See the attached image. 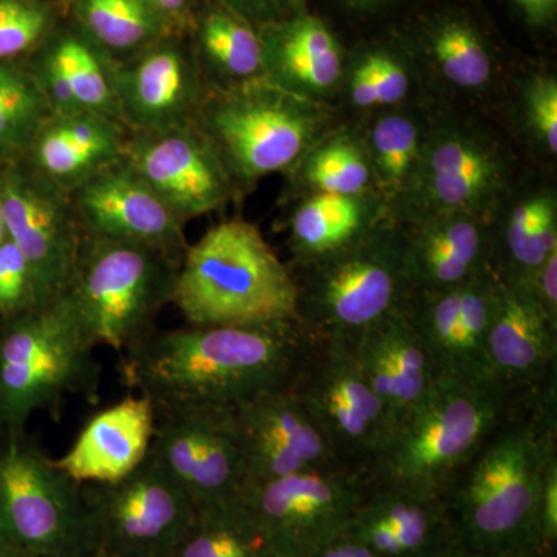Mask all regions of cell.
Wrapping results in <instances>:
<instances>
[{"mask_svg": "<svg viewBox=\"0 0 557 557\" xmlns=\"http://www.w3.org/2000/svg\"><path fill=\"white\" fill-rule=\"evenodd\" d=\"M314 339L299 321L157 330L121 355L120 375L157 413L236 409L292 386Z\"/></svg>", "mask_w": 557, "mask_h": 557, "instance_id": "cell-1", "label": "cell"}, {"mask_svg": "<svg viewBox=\"0 0 557 557\" xmlns=\"http://www.w3.org/2000/svg\"><path fill=\"white\" fill-rule=\"evenodd\" d=\"M556 384L530 392L446 491L465 547L544 557L539 505L557 461Z\"/></svg>", "mask_w": 557, "mask_h": 557, "instance_id": "cell-2", "label": "cell"}, {"mask_svg": "<svg viewBox=\"0 0 557 557\" xmlns=\"http://www.w3.org/2000/svg\"><path fill=\"white\" fill-rule=\"evenodd\" d=\"M528 394L491 379L438 376L388 431L369 467L372 485L446 496L458 472Z\"/></svg>", "mask_w": 557, "mask_h": 557, "instance_id": "cell-3", "label": "cell"}, {"mask_svg": "<svg viewBox=\"0 0 557 557\" xmlns=\"http://www.w3.org/2000/svg\"><path fill=\"white\" fill-rule=\"evenodd\" d=\"M295 274L258 226L231 219L188 245L172 306L188 325H259L298 321Z\"/></svg>", "mask_w": 557, "mask_h": 557, "instance_id": "cell-4", "label": "cell"}, {"mask_svg": "<svg viewBox=\"0 0 557 557\" xmlns=\"http://www.w3.org/2000/svg\"><path fill=\"white\" fill-rule=\"evenodd\" d=\"M69 296L11 319L0 338V426L24 434L38 410L69 395L97 401L101 366Z\"/></svg>", "mask_w": 557, "mask_h": 557, "instance_id": "cell-5", "label": "cell"}, {"mask_svg": "<svg viewBox=\"0 0 557 557\" xmlns=\"http://www.w3.org/2000/svg\"><path fill=\"white\" fill-rule=\"evenodd\" d=\"M298 321L311 335L351 343L405 309V234L391 220L348 247L296 265Z\"/></svg>", "mask_w": 557, "mask_h": 557, "instance_id": "cell-6", "label": "cell"}, {"mask_svg": "<svg viewBox=\"0 0 557 557\" xmlns=\"http://www.w3.org/2000/svg\"><path fill=\"white\" fill-rule=\"evenodd\" d=\"M321 102L307 100L267 79L209 90L197 124L218 149L242 189L293 171L327 131Z\"/></svg>", "mask_w": 557, "mask_h": 557, "instance_id": "cell-7", "label": "cell"}, {"mask_svg": "<svg viewBox=\"0 0 557 557\" xmlns=\"http://www.w3.org/2000/svg\"><path fill=\"white\" fill-rule=\"evenodd\" d=\"M180 260L157 249L84 234L67 296L87 339L123 355L157 332Z\"/></svg>", "mask_w": 557, "mask_h": 557, "instance_id": "cell-8", "label": "cell"}, {"mask_svg": "<svg viewBox=\"0 0 557 557\" xmlns=\"http://www.w3.org/2000/svg\"><path fill=\"white\" fill-rule=\"evenodd\" d=\"M0 541L36 557L97 549L83 487L24 434L0 450Z\"/></svg>", "mask_w": 557, "mask_h": 557, "instance_id": "cell-9", "label": "cell"}, {"mask_svg": "<svg viewBox=\"0 0 557 557\" xmlns=\"http://www.w3.org/2000/svg\"><path fill=\"white\" fill-rule=\"evenodd\" d=\"M293 391L341 463L369 471L394 421L350 343L317 336Z\"/></svg>", "mask_w": 557, "mask_h": 557, "instance_id": "cell-10", "label": "cell"}, {"mask_svg": "<svg viewBox=\"0 0 557 557\" xmlns=\"http://www.w3.org/2000/svg\"><path fill=\"white\" fill-rule=\"evenodd\" d=\"M511 166L496 139L467 123L438 124L424 137L420 161L399 223L443 212H467L493 220L507 194Z\"/></svg>", "mask_w": 557, "mask_h": 557, "instance_id": "cell-11", "label": "cell"}, {"mask_svg": "<svg viewBox=\"0 0 557 557\" xmlns=\"http://www.w3.org/2000/svg\"><path fill=\"white\" fill-rule=\"evenodd\" d=\"M81 487L97 548L115 557H172L196 518L193 498L150 454L126 478Z\"/></svg>", "mask_w": 557, "mask_h": 557, "instance_id": "cell-12", "label": "cell"}, {"mask_svg": "<svg viewBox=\"0 0 557 557\" xmlns=\"http://www.w3.org/2000/svg\"><path fill=\"white\" fill-rule=\"evenodd\" d=\"M370 487L368 471L336 465L248 485L245 497L278 557H306L346 533Z\"/></svg>", "mask_w": 557, "mask_h": 557, "instance_id": "cell-13", "label": "cell"}, {"mask_svg": "<svg viewBox=\"0 0 557 557\" xmlns=\"http://www.w3.org/2000/svg\"><path fill=\"white\" fill-rule=\"evenodd\" d=\"M123 160L185 225L225 207L242 193L197 121L129 132Z\"/></svg>", "mask_w": 557, "mask_h": 557, "instance_id": "cell-14", "label": "cell"}, {"mask_svg": "<svg viewBox=\"0 0 557 557\" xmlns=\"http://www.w3.org/2000/svg\"><path fill=\"white\" fill-rule=\"evenodd\" d=\"M150 456L189 494L196 508L239 497L248 485L233 409L157 413Z\"/></svg>", "mask_w": 557, "mask_h": 557, "instance_id": "cell-15", "label": "cell"}, {"mask_svg": "<svg viewBox=\"0 0 557 557\" xmlns=\"http://www.w3.org/2000/svg\"><path fill=\"white\" fill-rule=\"evenodd\" d=\"M7 237L30 263L42 306L67 295L75 277L84 233L64 190L35 172L2 174Z\"/></svg>", "mask_w": 557, "mask_h": 557, "instance_id": "cell-16", "label": "cell"}, {"mask_svg": "<svg viewBox=\"0 0 557 557\" xmlns=\"http://www.w3.org/2000/svg\"><path fill=\"white\" fill-rule=\"evenodd\" d=\"M70 200L87 236L143 245L182 262L189 245L185 223L126 161L87 180Z\"/></svg>", "mask_w": 557, "mask_h": 557, "instance_id": "cell-17", "label": "cell"}, {"mask_svg": "<svg viewBox=\"0 0 557 557\" xmlns=\"http://www.w3.org/2000/svg\"><path fill=\"white\" fill-rule=\"evenodd\" d=\"M233 417L248 485L343 465L300 405L293 384L245 403L233 409Z\"/></svg>", "mask_w": 557, "mask_h": 557, "instance_id": "cell-18", "label": "cell"}, {"mask_svg": "<svg viewBox=\"0 0 557 557\" xmlns=\"http://www.w3.org/2000/svg\"><path fill=\"white\" fill-rule=\"evenodd\" d=\"M485 355L490 379L512 391H536L556 379L557 325L530 281L497 277Z\"/></svg>", "mask_w": 557, "mask_h": 557, "instance_id": "cell-19", "label": "cell"}, {"mask_svg": "<svg viewBox=\"0 0 557 557\" xmlns=\"http://www.w3.org/2000/svg\"><path fill=\"white\" fill-rule=\"evenodd\" d=\"M112 75L121 121L129 132L196 123L209 91L199 69L171 44L150 46L126 64L112 62Z\"/></svg>", "mask_w": 557, "mask_h": 557, "instance_id": "cell-20", "label": "cell"}, {"mask_svg": "<svg viewBox=\"0 0 557 557\" xmlns=\"http://www.w3.org/2000/svg\"><path fill=\"white\" fill-rule=\"evenodd\" d=\"M403 234L410 295L460 287L491 269L493 220L443 212L409 223Z\"/></svg>", "mask_w": 557, "mask_h": 557, "instance_id": "cell-21", "label": "cell"}, {"mask_svg": "<svg viewBox=\"0 0 557 557\" xmlns=\"http://www.w3.org/2000/svg\"><path fill=\"white\" fill-rule=\"evenodd\" d=\"M156 428L153 403L131 395L95 413L54 465L78 485L116 482L149 456Z\"/></svg>", "mask_w": 557, "mask_h": 557, "instance_id": "cell-22", "label": "cell"}, {"mask_svg": "<svg viewBox=\"0 0 557 557\" xmlns=\"http://www.w3.org/2000/svg\"><path fill=\"white\" fill-rule=\"evenodd\" d=\"M129 131L94 112H53L28 143L32 171L64 193L120 163Z\"/></svg>", "mask_w": 557, "mask_h": 557, "instance_id": "cell-23", "label": "cell"}, {"mask_svg": "<svg viewBox=\"0 0 557 557\" xmlns=\"http://www.w3.org/2000/svg\"><path fill=\"white\" fill-rule=\"evenodd\" d=\"M350 346L394 424L437 383V368L405 309L364 330Z\"/></svg>", "mask_w": 557, "mask_h": 557, "instance_id": "cell-24", "label": "cell"}, {"mask_svg": "<svg viewBox=\"0 0 557 557\" xmlns=\"http://www.w3.org/2000/svg\"><path fill=\"white\" fill-rule=\"evenodd\" d=\"M263 44V79L307 100L329 97L343 78L344 61L335 36L318 17L300 16Z\"/></svg>", "mask_w": 557, "mask_h": 557, "instance_id": "cell-25", "label": "cell"}, {"mask_svg": "<svg viewBox=\"0 0 557 557\" xmlns=\"http://www.w3.org/2000/svg\"><path fill=\"white\" fill-rule=\"evenodd\" d=\"M33 75L53 112L100 113L123 124L112 62L106 61L100 51L78 36L67 35L57 40Z\"/></svg>", "mask_w": 557, "mask_h": 557, "instance_id": "cell-26", "label": "cell"}, {"mask_svg": "<svg viewBox=\"0 0 557 557\" xmlns=\"http://www.w3.org/2000/svg\"><path fill=\"white\" fill-rule=\"evenodd\" d=\"M358 512L391 531L398 557H443L461 545L445 494L372 485Z\"/></svg>", "mask_w": 557, "mask_h": 557, "instance_id": "cell-27", "label": "cell"}, {"mask_svg": "<svg viewBox=\"0 0 557 557\" xmlns=\"http://www.w3.org/2000/svg\"><path fill=\"white\" fill-rule=\"evenodd\" d=\"M379 194H313L300 201L289 219V249L295 265L332 255L386 222Z\"/></svg>", "mask_w": 557, "mask_h": 557, "instance_id": "cell-28", "label": "cell"}, {"mask_svg": "<svg viewBox=\"0 0 557 557\" xmlns=\"http://www.w3.org/2000/svg\"><path fill=\"white\" fill-rule=\"evenodd\" d=\"M556 251V193L534 190L512 207L500 228H493L491 269L498 278L528 281Z\"/></svg>", "mask_w": 557, "mask_h": 557, "instance_id": "cell-29", "label": "cell"}, {"mask_svg": "<svg viewBox=\"0 0 557 557\" xmlns=\"http://www.w3.org/2000/svg\"><path fill=\"white\" fill-rule=\"evenodd\" d=\"M172 557H278L245 493L197 508Z\"/></svg>", "mask_w": 557, "mask_h": 557, "instance_id": "cell-30", "label": "cell"}, {"mask_svg": "<svg viewBox=\"0 0 557 557\" xmlns=\"http://www.w3.org/2000/svg\"><path fill=\"white\" fill-rule=\"evenodd\" d=\"M293 172L295 185L304 190V197L313 194H379L375 193L364 138L351 131L325 132L293 168Z\"/></svg>", "mask_w": 557, "mask_h": 557, "instance_id": "cell-31", "label": "cell"}, {"mask_svg": "<svg viewBox=\"0 0 557 557\" xmlns=\"http://www.w3.org/2000/svg\"><path fill=\"white\" fill-rule=\"evenodd\" d=\"M496 289L497 276L493 269L467 282L461 288L460 311L448 350L438 366L440 376L490 379L485 350Z\"/></svg>", "mask_w": 557, "mask_h": 557, "instance_id": "cell-32", "label": "cell"}, {"mask_svg": "<svg viewBox=\"0 0 557 557\" xmlns=\"http://www.w3.org/2000/svg\"><path fill=\"white\" fill-rule=\"evenodd\" d=\"M364 143L379 196L384 203L401 201L423 149L420 124L405 113H388L373 123Z\"/></svg>", "mask_w": 557, "mask_h": 557, "instance_id": "cell-33", "label": "cell"}, {"mask_svg": "<svg viewBox=\"0 0 557 557\" xmlns=\"http://www.w3.org/2000/svg\"><path fill=\"white\" fill-rule=\"evenodd\" d=\"M199 44L209 70L220 81L212 90L263 79L262 39L245 22L223 11H212L200 22Z\"/></svg>", "mask_w": 557, "mask_h": 557, "instance_id": "cell-34", "label": "cell"}, {"mask_svg": "<svg viewBox=\"0 0 557 557\" xmlns=\"http://www.w3.org/2000/svg\"><path fill=\"white\" fill-rule=\"evenodd\" d=\"M76 11L91 39L116 53L150 46L166 32L168 21L145 0H76Z\"/></svg>", "mask_w": 557, "mask_h": 557, "instance_id": "cell-35", "label": "cell"}, {"mask_svg": "<svg viewBox=\"0 0 557 557\" xmlns=\"http://www.w3.org/2000/svg\"><path fill=\"white\" fill-rule=\"evenodd\" d=\"M53 113L33 73L0 64V148L25 146Z\"/></svg>", "mask_w": 557, "mask_h": 557, "instance_id": "cell-36", "label": "cell"}, {"mask_svg": "<svg viewBox=\"0 0 557 557\" xmlns=\"http://www.w3.org/2000/svg\"><path fill=\"white\" fill-rule=\"evenodd\" d=\"M432 54L443 78L458 89L478 90L493 76L485 44L463 22L443 24L432 36Z\"/></svg>", "mask_w": 557, "mask_h": 557, "instance_id": "cell-37", "label": "cell"}, {"mask_svg": "<svg viewBox=\"0 0 557 557\" xmlns=\"http://www.w3.org/2000/svg\"><path fill=\"white\" fill-rule=\"evenodd\" d=\"M409 89V75L401 62L380 51L362 58L348 81V98L361 109L398 104Z\"/></svg>", "mask_w": 557, "mask_h": 557, "instance_id": "cell-38", "label": "cell"}, {"mask_svg": "<svg viewBox=\"0 0 557 557\" xmlns=\"http://www.w3.org/2000/svg\"><path fill=\"white\" fill-rule=\"evenodd\" d=\"M39 307L42 300L30 263L7 237L0 245V314L11 321Z\"/></svg>", "mask_w": 557, "mask_h": 557, "instance_id": "cell-39", "label": "cell"}, {"mask_svg": "<svg viewBox=\"0 0 557 557\" xmlns=\"http://www.w3.org/2000/svg\"><path fill=\"white\" fill-rule=\"evenodd\" d=\"M49 27V11L32 0H0V60L32 49Z\"/></svg>", "mask_w": 557, "mask_h": 557, "instance_id": "cell-40", "label": "cell"}, {"mask_svg": "<svg viewBox=\"0 0 557 557\" xmlns=\"http://www.w3.org/2000/svg\"><path fill=\"white\" fill-rule=\"evenodd\" d=\"M527 120L537 141L549 156L557 152V83L539 76L527 89Z\"/></svg>", "mask_w": 557, "mask_h": 557, "instance_id": "cell-41", "label": "cell"}, {"mask_svg": "<svg viewBox=\"0 0 557 557\" xmlns=\"http://www.w3.org/2000/svg\"><path fill=\"white\" fill-rule=\"evenodd\" d=\"M539 534L544 557H555L557 548V461L549 467L539 505Z\"/></svg>", "mask_w": 557, "mask_h": 557, "instance_id": "cell-42", "label": "cell"}, {"mask_svg": "<svg viewBox=\"0 0 557 557\" xmlns=\"http://www.w3.org/2000/svg\"><path fill=\"white\" fill-rule=\"evenodd\" d=\"M534 295L549 321L557 325V251L530 278Z\"/></svg>", "mask_w": 557, "mask_h": 557, "instance_id": "cell-43", "label": "cell"}, {"mask_svg": "<svg viewBox=\"0 0 557 557\" xmlns=\"http://www.w3.org/2000/svg\"><path fill=\"white\" fill-rule=\"evenodd\" d=\"M306 557H381L348 531L313 549Z\"/></svg>", "mask_w": 557, "mask_h": 557, "instance_id": "cell-44", "label": "cell"}, {"mask_svg": "<svg viewBox=\"0 0 557 557\" xmlns=\"http://www.w3.org/2000/svg\"><path fill=\"white\" fill-rule=\"evenodd\" d=\"M520 9L534 22L548 21L555 14L557 0H516Z\"/></svg>", "mask_w": 557, "mask_h": 557, "instance_id": "cell-45", "label": "cell"}, {"mask_svg": "<svg viewBox=\"0 0 557 557\" xmlns=\"http://www.w3.org/2000/svg\"><path fill=\"white\" fill-rule=\"evenodd\" d=\"M168 22L185 16L190 0H145Z\"/></svg>", "mask_w": 557, "mask_h": 557, "instance_id": "cell-46", "label": "cell"}, {"mask_svg": "<svg viewBox=\"0 0 557 557\" xmlns=\"http://www.w3.org/2000/svg\"><path fill=\"white\" fill-rule=\"evenodd\" d=\"M443 557H536L525 555V553L518 552H483V549H474L465 547V545H458L453 552Z\"/></svg>", "mask_w": 557, "mask_h": 557, "instance_id": "cell-47", "label": "cell"}, {"mask_svg": "<svg viewBox=\"0 0 557 557\" xmlns=\"http://www.w3.org/2000/svg\"><path fill=\"white\" fill-rule=\"evenodd\" d=\"M0 557H36L33 555H28V553L22 552V549L16 547H11V545L5 544V542L0 541Z\"/></svg>", "mask_w": 557, "mask_h": 557, "instance_id": "cell-48", "label": "cell"}, {"mask_svg": "<svg viewBox=\"0 0 557 557\" xmlns=\"http://www.w3.org/2000/svg\"><path fill=\"white\" fill-rule=\"evenodd\" d=\"M240 5L247 7L252 11L265 10L271 3L277 2V0H237Z\"/></svg>", "mask_w": 557, "mask_h": 557, "instance_id": "cell-49", "label": "cell"}, {"mask_svg": "<svg viewBox=\"0 0 557 557\" xmlns=\"http://www.w3.org/2000/svg\"><path fill=\"white\" fill-rule=\"evenodd\" d=\"M7 240L5 219H3V200H2V177H0V245Z\"/></svg>", "mask_w": 557, "mask_h": 557, "instance_id": "cell-50", "label": "cell"}, {"mask_svg": "<svg viewBox=\"0 0 557 557\" xmlns=\"http://www.w3.org/2000/svg\"><path fill=\"white\" fill-rule=\"evenodd\" d=\"M348 2L354 3V5H375V3L381 2V0H348Z\"/></svg>", "mask_w": 557, "mask_h": 557, "instance_id": "cell-51", "label": "cell"}, {"mask_svg": "<svg viewBox=\"0 0 557 557\" xmlns=\"http://www.w3.org/2000/svg\"><path fill=\"white\" fill-rule=\"evenodd\" d=\"M86 557H115L112 555H109V553L102 552V549L97 548L95 552L89 553Z\"/></svg>", "mask_w": 557, "mask_h": 557, "instance_id": "cell-52", "label": "cell"}]
</instances>
